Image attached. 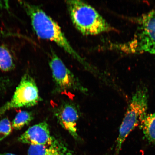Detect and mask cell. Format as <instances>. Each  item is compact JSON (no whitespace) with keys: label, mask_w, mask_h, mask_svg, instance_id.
<instances>
[{"label":"cell","mask_w":155,"mask_h":155,"mask_svg":"<svg viewBox=\"0 0 155 155\" xmlns=\"http://www.w3.org/2000/svg\"><path fill=\"white\" fill-rule=\"evenodd\" d=\"M22 4L30 17L32 28L38 37L54 42L86 68L90 69V65L73 48L55 21L37 6L26 2Z\"/></svg>","instance_id":"6da1fadb"},{"label":"cell","mask_w":155,"mask_h":155,"mask_svg":"<svg viewBox=\"0 0 155 155\" xmlns=\"http://www.w3.org/2000/svg\"><path fill=\"white\" fill-rule=\"evenodd\" d=\"M74 26L84 35L95 36L115 30L97 10L84 1H66Z\"/></svg>","instance_id":"7a4b0ae2"},{"label":"cell","mask_w":155,"mask_h":155,"mask_svg":"<svg viewBox=\"0 0 155 155\" xmlns=\"http://www.w3.org/2000/svg\"><path fill=\"white\" fill-rule=\"evenodd\" d=\"M134 36L124 43L116 44L115 50L126 54L149 53L155 47V6L137 19Z\"/></svg>","instance_id":"3957f363"},{"label":"cell","mask_w":155,"mask_h":155,"mask_svg":"<svg viewBox=\"0 0 155 155\" xmlns=\"http://www.w3.org/2000/svg\"><path fill=\"white\" fill-rule=\"evenodd\" d=\"M148 101V91L144 87L137 89L133 94L120 127L115 155H119L126 138L147 115Z\"/></svg>","instance_id":"277c9868"},{"label":"cell","mask_w":155,"mask_h":155,"mask_svg":"<svg viewBox=\"0 0 155 155\" xmlns=\"http://www.w3.org/2000/svg\"><path fill=\"white\" fill-rule=\"evenodd\" d=\"M40 100L38 88L34 79L28 74H25L11 100L0 107V117L10 110L36 105Z\"/></svg>","instance_id":"5b68a950"},{"label":"cell","mask_w":155,"mask_h":155,"mask_svg":"<svg viewBox=\"0 0 155 155\" xmlns=\"http://www.w3.org/2000/svg\"><path fill=\"white\" fill-rule=\"evenodd\" d=\"M53 79L57 90L61 92L79 91L84 92L85 89L55 53H52L49 61Z\"/></svg>","instance_id":"8992f818"},{"label":"cell","mask_w":155,"mask_h":155,"mask_svg":"<svg viewBox=\"0 0 155 155\" xmlns=\"http://www.w3.org/2000/svg\"><path fill=\"white\" fill-rule=\"evenodd\" d=\"M55 140L50 134L49 127L45 121L29 128L18 139L19 142L24 144L47 147L53 145Z\"/></svg>","instance_id":"52a82bcc"},{"label":"cell","mask_w":155,"mask_h":155,"mask_svg":"<svg viewBox=\"0 0 155 155\" xmlns=\"http://www.w3.org/2000/svg\"><path fill=\"white\" fill-rule=\"evenodd\" d=\"M55 115L60 124L76 140L79 139L77 125L79 117L77 107L72 104H64L55 111Z\"/></svg>","instance_id":"ba28073f"},{"label":"cell","mask_w":155,"mask_h":155,"mask_svg":"<svg viewBox=\"0 0 155 155\" xmlns=\"http://www.w3.org/2000/svg\"><path fill=\"white\" fill-rule=\"evenodd\" d=\"M144 139L155 146V112L147 114L140 124Z\"/></svg>","instance_id":"9c48e42d"},{"label":"cell","mask_w":155,"mask_h":155,"mask_svg":"<svg viewBox=\"0 0 155 155\" xmlns=\"http://www.w3.org/2000/svg\"><path fill=\"white\" fill-rule=\"evenodd\" d=\"M14 66V60L9 50L5 46H0V70L9 71Z\"/></svg>","instance_id":"30bf717a"},{"label":"cell","mask_w":155,"mask_h":155,"mask_svg":"<svg viewBox=\"0 0 155 155\" xmlns=\"http://www.w3.org/2000/svg\"><path fill=\"white\" fill-rule=\"evenodd\" d=\"M33 115L31 112L27 111H21L15 116L12 121V127L16 130H20L28 124L33 119Z\"/></svg>","instance_id":"8fae6325"},{"label":"cell","mask_w":155,"mask_h":155,"mask_svg":"<svg viewBox=\"0 0 155 155\" xmlns=\"http://www.w3.org/2000/svg\"><path fill=\"white\" fill-rule=\"evenodd\" d=\"M53 148L52 146L47 147L41 145H30L28 155H51Z\"/></svg>","instance_id":"7c38bea8"},{"label":"cell","mask_w":155,"mask_h":155,"mask_svg":"<svg viewBox=\"0 0 155 155\" xmlns=\"http://www.w3.org/2000/svg\"><path fill=\"white\" fill-rule=\"evenodd\" d=\"M12 128V124L7 118H5L0 121V141L10 134Z\"/></svg>","instance_id":"4fadbf2b"},{"label":"cell","mask_w":155,"mask_h":155,"mask_svg":"<svg viewBox=\"0 0 155 155\" xmlns=\"http://www.w3.org/2000/svg\"><path fill=\"white\" fill-rule=\"evenodd\" d=\"M51 155H76L69 150L63 143L57 139L53 145Z\"/></svg>","instance_id":"5bb4252c"},{"label":"cell","mask_w":155,"mask_h":155,"mask_svg":"<svg viewBox=\"0 0 155 155\" xmlns=\"http://www.w3.org/2000/svg\"><path fill=\"white\" fill-rule=\"evenodd\" d=\"M149 53L152 54V55H155V47L153 48V49L152 50H151L150 51V53Z\"/></svg>","instance_id":"9a60e30c"},{"label":"cell","mask_w":155,"mask_h":155,"mask_svg":"<svg viewBox=\"0 0 155 155\" xmlns=\"http://www.w3.org/2000/svg\"><path fill=\"white\" fill-rule=\"evenodd\" d=\"M0 155H16L11 153H4L1 154Z\"/></svg>","instance_id":"2e32d148"}]
</instances>
